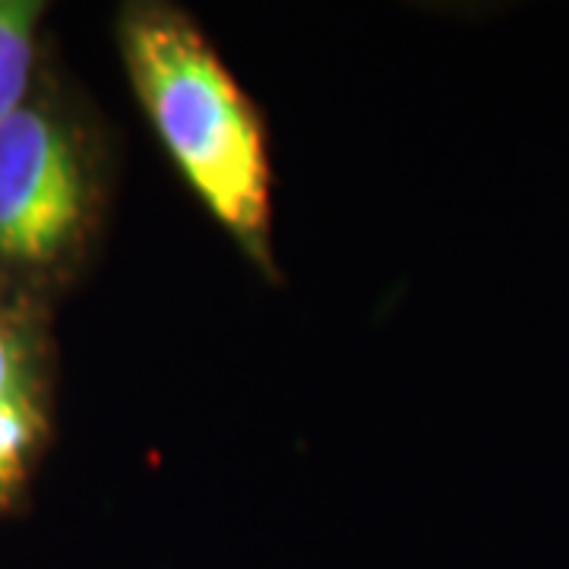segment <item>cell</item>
I'll return each instance as SVG.
<instances>
[{
	"mask_svg": "<svg viewBox=\"0 0 569 569\" xmlns=\"http://www.w3.org/2000/svg\"><path fill=\"white\" fill-rule=\"evenodd\" d=\"M51 317L0 310V516L29 490L51 440Z\"/></svg>",
	"mask_w": 569,
	"mask_h": 569,
	"instance_id": "obj_3",
	"label": "cell"
},
{
	"mask_svg": "<svg viewBox=\"0 0 569 569\" xmlns=\"http://www.w3.org/2000/svg\"><path fill=\"white\" fill-rule=\"evenodd\" d=\"M108 152L96 121L41 70L0 121V310L51 317L99 244Z\"/></svg>",
	"mask_w": 569,
	"mask_h": 569,
	"instance_id": "obj_2",
	"label": "cell"
},
{
	"mask_svg": "<svg viewBox=\"0 0 569 569\" xmlns=\"http://www.w3.org/2000/svg\"><path fill=\"white\" fill-rule=\"evenodd\" d=\"M118 48L164 152L216 222L263 272L272 260V164L257 104L190 13L162 0L127 3Z\"/></svg>",
	"mask_w": 569,
	"mask_h": 569,
	"instance_id": "obj_1",
	"label": "cell"
},
{
	"mask_svg": "<svg viewBox=\"0 0 569 569\" xmlns=\"http://www.w3.org/2000/svg\"><path fill=\"white\" fill-rule=\"evenodd\" d=\"M44 3L0 0V121H7L32 92L41 73Z\"/></svg>",
	"mask_w": 569,
	"mask_h": 569,
	"instance_id": "obj_4",
	"label": "cell"
}]
</instances>
